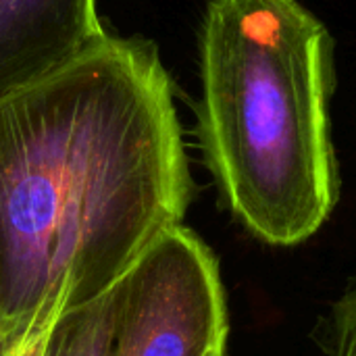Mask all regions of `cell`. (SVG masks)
Segmentation results:
<instances>
[{
  "label": "cell",
  "mask_w": 356,
  "mask_h": 356,
  "mask_svg": "<svg viewBox=\"0 0 356 356\" xmlns=\"http://www.w3.org/2000/svg\"><path fill=\"white\" fill-rule=\"evenodd\" d=\"M194 181L156 46L102 35L0 94V356L108 292Z\"/></svg>",
  "instance_id": "6da1fadb"
},
{
  "label": "cell",
  "mask_w": 356,
  "mask_h": 356,
  "mask_svg": "<svg viewBox=\"0 0 356 356\" xmlns=\"http://www.w3.org/2000/svg\"><path fill=\"white\" fill-rule=\"evenodd\" d=\"M198 140L229 213L269 246L315 236L340 198L334 40L296 0H211Z\"/></svg>",
  "instance_id": "7a4b0ae2"
},
{
  "label": "cell",
  "mask_w": 356,
  "mask_h": 356,
  "mask_svg": "<svg viewBox=\"0 0 356 356\" xmlns=\"http://www.w3.org/2000/svg\"><path fill=\"white\" fill-rule=\"evenodd\" d=\"M227 336L219 261L184 223L159 234L113 286L108 356H211Z\"/></svg>",
  "instance_id": "3957f363"
},
{
  "label": "cell",
  "mask_w": 356,
  "mask_h": 356,
  "mask_svg": "<svg viewBox=\"0 0 356 356\" xmlns=\"http://www.w3.org/2000/svg\"><path fill=\"white\" fill-rule=\"evenodd\" d=\"M106 35L96 0H0V94Z\"/></svg>",
  "instance_id": "277c9868"
},
{
  "label": "cell",
  "mask_w": 356,
  "mask_h": 356,
  "mask_svg": "<svg viewBox=\"0 0 356 356\" xmlns=\"http://www.w3.org/2000/svg\"><path fill=\"white\" fill-rule=\"evenodd\" d=\"M113 288L98 298L63 311L52 323L44 356H108Z\"/></svg>",
  "instance_id": "5b68a950"
},
{
  "label": "cell",
  "mask_w": 356,
  "mask_h": 356,
  "mask_svg": "<svg viewBox=\"0 0 356 356\" xmlns=\"http://www.w3.org/2000/svg\"><path fill=\"white\" fill-rule=\"evenodd\" d=\"M323 342L330 356H356V277L332 305Z\"/></svg>",
  "instance_id": "8992f818"
},
{
  "label": "cell",
  "mask_w": 356,
  "mask_h": 356,
  "mask_svg": "<svg viewBox=\"0 0 356 356\" xmlns=\"http://www.w3.org/2000/svg\"><path fill=\"white\" fill-rule=\"evenodd\" d=\"M48 330L35 332L33 336H29L27 340H23L15 350H10L6 356H44V348H46V338H48Z\"/></svg>",
  "instance_id": "52a82bcc"
},
{
  "label": "cell",
  "mask_w": 356,
  "mask_h": 356,
  "mask_svg": "<svg viewBox=\"0 0 356 356\" xmlns=\"http://www.w3.org/2000/svg\"><path fill=\"white\" fill-rule=\"evenodd\" d=\"M211 356H227V355H225V348H223V350H217V353H213Z\"/></svg>",
  "instance_id": "ba28073f"
}]
</instances>
